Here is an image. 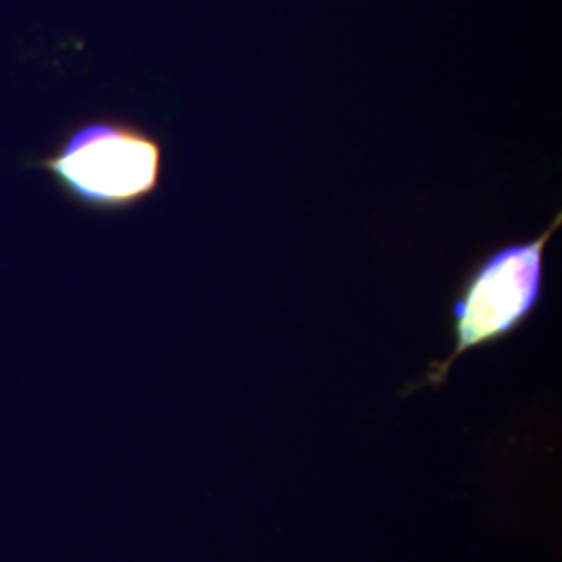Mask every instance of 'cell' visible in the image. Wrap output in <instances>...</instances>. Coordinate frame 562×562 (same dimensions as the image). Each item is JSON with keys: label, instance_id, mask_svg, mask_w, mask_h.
<instances>
[{"label": "cell", "instance_id": "cell-1", "mask_svg": "<svg viewBox=\"0 0 562 562\" xmlns=\"http://www.w3.org/2000/svg\"><path fill=\"white\" fill-rule=\"evenodd\" d=\"M65 201L97 215H120L140 206L161 188L165 148L136 121L97 115L74 121L50 150L32 157Z\"/></svg>", "mask_w": 562, "mask_h": 562}, {"label": "cell", "instance_id": "cell-2", "mask_svg": "<svg viewBox=\"0 0 562 562\" xmlns=\"http://www.w3.org/2000/svg\"><path fill=\"white\" fill-rule=\"evenodd\" d=\"M561 223L562 213H557L540 236L501 246L475 262L452 304V352L431 362L425 380L406 394L427 385L440 387L462 355L503 341L533 315L546 285V246Z\"/></svg>", "mask_w": 562, "mask_h": 562}]
</instances>
